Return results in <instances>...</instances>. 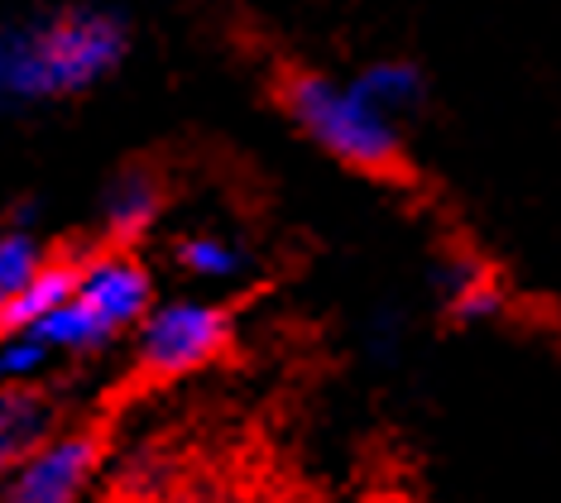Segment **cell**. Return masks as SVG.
Wrapping results in <instances>:
<instances>
[{
	"label": "cell",
	"mask_w": 561,
	"mask_h": 503,
	"mask_svg": "<svg viewBox=\"0 0 561 503\" xmlns=\"http://www.w3.org/2000/svg\"><path fill=\"white\" fill-rule=\"evenodd\" d=\"M163 202H169V192H163V178L154 168H125L116 183L106 187V202H101V221H106V236L116 240V250L149 236Z\"/></svg>",
	"instance_id": "cell-7"
},
{
	"label": "cell",
	"mask_w": 561,
	"mask_h": 503,
	"mask_svg": "<svg viewBox=\"0 0 561 503\" xmlns=\"http://www.w3.org/2000/svg\"><path fill=\"white\" fill-rule=\"evenodd\" d=\"M44 264H48V254L34 230H24V226L0 230V302H10L20 288H30Z\"/></svg>",
	"instance_id": "cell-13"
},
{
	"label": "cell",
	"mask_w": 561,
	"mask_h": 503,
	"mask_svg": "<svg viewBox=\"0 0 561 503\" xmlns=\"http://www.w3.org/2000/svg\"><path fill=\"white\" fill-rule=\"evenodd\" d=\"M30 335L44 345L48 355H92V351H101V345H111L116 335H111L101 321L87 312V307L72 298V302H62L58 312H48L44 321H34L30 327Z\"/></svg>",
	"instance_id": "cell-11"
},
{
	"label": "cell",
	"mask_w": 561,
	"mask_h": 503,
	"mask_svg": "<svg viewBox=\"0 0 561 503\" xmlns=\"http://www.w3.org/2000/svg\"><path fill=\"white\" fill-rule=\"evenodd\" d=\"M393 331H399V317H393V312H375V321H369V335H375V345L385 341V359L399 355V341H393Z\"/></svg>",
	"instance_id": "cell-15"
},
{
	"label": "cell",
	"mask_w": 561,
	"mask_h": 503,
	"mask_svg": "<svg viewBox=\"0 0 561 503\" xmlns=\"http://www.w3.org/2000/svg\"><path fill=\"white\" fill-rule=\"evenodd\" d=\"M48 355L30 331H5L0 335V379L5 384H34V374L48 365Z\"/></svg>",
	"instance_id": "cell-14"
},
{
	"label": "cell",
	"mask_w": 561,
	"mask_h": 503,
	"mask_svg": "<svg viewBox=\"0 0 561 503\" xmlns=\"http://www.w3.org/2000/svg\"><path fill=\"white\" fill-rule=\"evenodd\" d=\"M432 293L442 302V317L456 327H480V321H500L508 307V293L500 274L466 244H446L432 260Z\"/></svg>",
	"instance_id": "cell-6"
},
{
	"label": "cell",
	"mask_w": 561,
	"mask_h": 503,
	"mask_svg": "<svg viewBox=\"0 0 561 503\" xmlns=\"http://www.w3.org/2000/svg\"><path fill=\"white\" fill-rule=\"evenodd\" d=\"M278 106L293 121V130L341 168L379 187H417V168L408 159L403 130L369 106L346 77L293 68L278 77Z\"/></svg>",
	"instance_id": "cell-2"
},
{
	"label": "cell",
	"mask_w": 561,
	"mask_h": 503,
	"mask_svg": "<svg viewBox=\"0 0 561 503\" xmlns=\"http://www.w3.org/2000/svg\"><path fill=\"white\" fill-rule=\"evenodd\" d=\"M111 335L139 327L154 307V278L130 250H96L78 260V293H72Z\"/></svg>",
	"instance_id": "cell-5"
},
{
	"label": "cell",
	"mask_w": 561,
	"mask_h": 503,
	"mask_svg": "<svg viewBox=\"0 0 561 503\" xmlns=\"http://www.w3.org/2000/svg\"><path fill=\"white\" fill-rule=\"evenodd\" d=\"M178 503H226V499H216V494H187V499H178Z\"/></svg>",
	"instance_id": "cell-16"
},
{
	"label": "cell",
	"mask_w": 561,
	"mask_h": 503,
	"mask_svg": "<svg viewBox=\"0 0 561 503\" xmlns=\"http://www.w3.org/2000/svg\"><path fill=\"white\" fill-rule=\"evenodd\" d=\"M125 20L96 5H72L30 24H0V111L92 92L101 77L125 62Z\"/></svg>",
	"instance_id": "cell-1"
},
{
	"label": "cell",
	"mask_w": 561,
	"mask_h": 503,
	"mask_svg": "<svg viewBox=\"0 0 561 503\" xmlns=\"http://www.w3.org/2000/svg\"><path fill=\"white\" fill-rule=\"evenodd\" d=\"M173 254L202 283H231L245 274V244L231 236H183Z\"/></svg>",
	"instance_id": "cell-12"
},
{
	"label": "cell",
	"mask_w": 561,
	"mask_h": 503,
	"mask_svg": "<svg viewBox=\"0 0 561 503\" xmlns=\"http://www.w3.org/2000/svg\"><path fill=\"white\" fill-rule=\"evenodd\" d=\"M346 82L379 115H385V121L399 125V130H403L408 115H417L427 106V77H423L417 62H408V58H375V62H365L355 77H346Z\"/></svg>",
	"instance_id": "cell-9"
},
{
	"label": "cell",
	"mask_w": 561,
	"mask_h": 503,
	"mask_svg": "<svg viewBox=\"0 0 561 503\" xmlns=\"http://www.w3.org/2000/svg\"><path fill=\"white\" fill-rule=\"evenodd\" d=\"M0 317H5V302H0Z\"/></svg>",
	"instance_id": "cell-17"
},
{
	"label": "cell",
	"mask_w": 561,
	"mask_h": 503,
	"mask_svg": "<svg viewBox=\"0 0 561 503\" xmlns=\"http://www.w3.org/2000/svg\"><path fill=\"white\" fill-rule=\"evenodd\" d=\"M106 460V427L54 432L5 475L0 503H78Z\"/></svg>",
	"instance_id": "cell-4"
},
{
	"label": "cell",
	"mask_w": 561,
	"mask_h": 503,
	"mask_svg": "<svg viewBox=\"0 0 561 503\" xmlns=\"http://www.w3.org/2000/svg\"><path fill=\"white\" fill-rule=\"evenodd\" d=\"M236 317L216 302L183 298V302H163L149 307V317L139 321V341H135V365L149 384H173L187 374L216 365L231 345Z\"/></svg>",
	"instance_id": "cell-3"
},
{
	"label": "cell",
	"mask_w": 561,
	"mask_h": 503,
	"mask_svg": "<svg viewBox=\"0 0 561 503\" xmlns=\"http://www.w3.org/2000/svg\"><path fill=\"white\" fill-rule=\"evenodd\" d=\"M54 398L34 384H5L0 389V475H10L34 446L54 436Z\"/></svg>",
	"instance_id": "cell-8"
},
{
	"label": "cell",
	"mask_w": 561,
	"mask_h": 503,
	"mask_svg": "<svg viewBox=\"0 0 561 503\" xmlns=\"http://www.w3.org/2000/svg\"><path fill=\"white\" fill-rule=\"evenodd\" d=\"M72 293H78V260H48L39 274H34L30 288H20L15 298L5 302L0 335L5 331H30L34 321H44L48 312H58L62 302H72Z\"/></svg>",
	"instance_id": "cell-10"
}]
</instances>
